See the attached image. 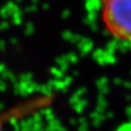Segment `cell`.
Here are the masks:
<instances>
[{
	"label": "cell",
	"mask_w": 131,
	"mask_h": 131,
	"mask_svg": "<svg viewBox=\"0 0 131 131\" xmlns=\"http://www.w3.org/2000/svg\"><path fill=\"white\" fill-rule=\"evenodd\" d=\"M4 117L3 115H0V131H3V127H4Z\"/></svg>",
	"instance_id": "2"
},
{
	"label": "cell",
	"mask_w": 131,
	"mask_h": 131,
	"mask_svg": "<svg viewBox=\"0 0 131 131\" xmlns=\"http://www.w3.org/2000/svg\"><path fill=\"white\" fill-rule=\"evenodd\" d=\"M101 19L108 33L131 43V0H102Z\"/></svg>",
	"instance_id": "1"
},
{
	"label": "cell",
	"mask_w": 131,
	"mask_h": 131,
	"mask_svg": "<svg viewBox=\"0 0 131 131\" xmlns=\"http://www.w3.org/2000/svg\"><path fill=\"white\" fill-rule=\"evenodd\" d=\"M100 1H102V0H100Z\"/></svg>",
	"instance_id": "3"
}]
</instances>
